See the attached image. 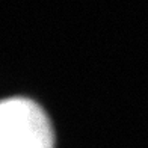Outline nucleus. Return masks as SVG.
<instances>
[{
	"label": "nucleus",
	"mask_w": 148,
	"mask_h": 148,
	"mask_svg": "<svg viewBox=\"0 0 148 148\" xmlns=\"http://www.w3.org/2000/svg\"><path fill=\"white\" fill-rule=\"evenodd\" d=\"M55 134L45 112L29 98L0 101V148H53Z\"/></svg>",
	"instance_id": "1"
}]
</instances>
